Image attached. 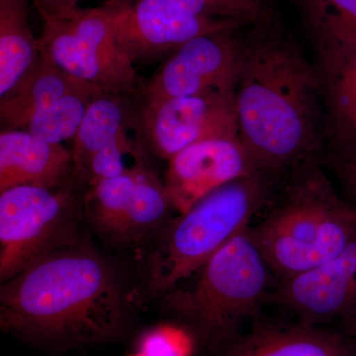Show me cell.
<instances>
[{"instance_id":"cell-1","label":"cell","mask_w":356,"mask_h":356,"mask_svg":"<svg viewBox=\"0 0 356 356\" xmlns=\"http://www.w3.org/2000/svg\"><path fill=\"white\" fill-rule=\"evenodd\" d=\"M125 323V298L113 270L83 248H60L6 280L0 325L7 332L60 344L106 341Z\"/></svg>"},{"instance_id":"cell-2","label":"cell","mask_w":356,"mask_h":356,"mask_svg":"<svg viewBox=\"0 0 356 356\" xmlns=\"http://www.w3.org/2000/svg\"><path fill=\"white\" fill-rule=\"evenodd\" d=\"M317 83L298 49L266 32L240 46L236 113L240 139L255 170H276L308 147Z\"/></svg>"},{"instance_id":"cell-3","label":"cell","mask_w":356,"mask_h":356,"mask_svg":"<svg viewBox=\"0 0 356 356\" xmlns=\"http://www.w3.org/2000/svg\"><path fill=\"white\" fill-rule=\"evenodd\" d=\"M189 280L191 284L161 296L165 308L208 350L220 353L240 336L245 321L259 315L269 297L270 269L248 227Z\"/></svg>"},{"instance_id":"cell-4","label":"cell","mask_w":356,"mask_h":356,"mask_svg":"<svg viewBox=\"0 0 356 356\" xmlns=\"http://www.w3.org/2000/svg\"><path fill=\"white\" fill-rule=\"evenodd\" d=\"M266 193L264 181L255 173L222 185L180 214L147 254V291L161 297L189 280L248 228L264 205Z\"/></svg>"},{"instance_id":"cell-5","label":"cell","mask_w":356,"mask_h":356,"mask_svg":"<svg viewBox=\"0 0 356 356\" xmlns=\"http://www.w3.org/2000/svg\"><path fill=\"white\" fill-rule=\"evenodd\" d=\"M322 181L295 189L282 207L254 228L250 236L280 282L313 270L341 254L355 222Z\"/></svg>"},{"instance_id":"cell-6","label":"cell","mask_w":356,"mask_h":356,"mask_svg":"<svg viewBox=\"0 0 356 356\" xmlns=\"http://www.w3.org/2000/svg\"><path fill=\"white\" fill-rule=\"evenodd\" d=\"M76 198L67 186H16L0 192V278L17 275L74 242Z\"/></svg>"},{"instance_id":"cell-7","label":"cell","mask_w":356,"mask_h":356,"mask_svg":"<svg viewBox=\"0 0 356 356\" xmlns=\"http://www.w3.org/2000/svg\"><path fill=\"white\" fill-rule=\"evenodd\" d=\"M38 39L42 55L105 95L128 96L140 88L135 63L115 38L102 6L46 21Z\"/></svg>"},{"instance_id":"cell-8","label":"cell","mask_w":356,"mask_h":356,"mask_svg":"<svg viewBox=\"0 0 356 356\" xmlns=\"http://www.w3.org/2000/svg\"><path fill=\"white\" fill-rule=\"evenodd\" d=\"M236 90L234 86L195 95L144 99L140 123L147 144L161 158L170 159L203 140L240 139Z\"/></svg>"},{"instance_id":"cell-9","label":"cell","mask_w":356,"mask_h":356,"mask_svg":"<svg viewBox=\"0 0 356 356\" xmlns=\"http://www.w3.org/2000/svg\"><path fill=\"white\" fill-rule=\"evenodd\" d=\"M102 6L115 38L134 63L177 51L199 36L232 31L243 25L193 15L168 0H107Z\"/></svg>"},{"instance_id":"cell-10","label":"cell","mask_w":356,"mask_h":356,"mask_svg":"<svg viewBox=\"0 0 356 356\" xmlns=\"http://www.w3.org/2000/svg\"><path fill=\"white\" fill-rule=\"evenodd\" d=\"M232 31L204 35L175 51L149 81L140 86L144 99L199 95L236 86L240 44Z\"/></svg>"},{"instance_id":"cell-11","label":"cell","mask_w":356,"mask_h":356,"mask_svg":"<svg viewBox=\"0 0 356 356\" xmlns=\"http://www.w3.org/2000/svg\"><path fill=\"white\" fill-rule=\"evenodd\" d=\"M268 300L291 311L301 322L315 325L343 321L355 314L356 222L350 243L341 254L313 270L280 282Z\"/></svg>"},{"instance_id":"cell-12","label":"cell","mask_w":356,"mask_h":356,"mask_svg":"<svg viewBox=\"0 0 356 356\" xmlns=\"http://www.w3.org/2000/svg\"><path fill=\"white\" fill-rule=\"evenodd\" d=\"M255 173L240 139H211L168 159L163 184L172 208L182 214L222 185Z\"/></svg>"},{"instance_id":"cell-13","label":"cell","mask_w":356,"mask_h":356,"mask_svg":"<svg viewBox=\"0 0 356 356\" xmlns=\"http://www.w3.org/2000/svg\"><path fill=\"white\" fill-rule=\"evenodd\" d=\"M72 152L23 130L0 133V192L16 186L58 188L67 185Z\"/></svg>"},{"instance_id":"cell-14","label":"cell","mask_w":356,"mask_h":356,"mask_svg":"<svg viewBox=\"0 0 356 356\" xmlns=\"http://www.w3.org/2000/svg\"><path fill=\"white\" fill-rule=\"evenodd\" d=\"M356 339L308 323H255L219 356H356Z\"/></svg>"},{"instance_id":"cell-15","label":"cell","mask_w":356,"mask_h":356,"mask_svg":"<svg viewBox=\"0 0 356 356\" xmlns=\"http://www.w3.org/2000/svg\"><path fill=\"white\" fill-rule=\"evenodd\" d=\"M90 84L70 76L44 55L7 95L0 97L1 131L22 130L54 100Z\"/></svg>"},{"instance_id":"cell-16","label":"cell","mask_w":356,"mask_h":356,"mask_svg":"<svg viewBox=\"0 0 356 356\" xmlns=\"http://www.w3.org/2000/svg\"><path fill=\"white\" fill-rule=\"evenodd\" d=\"M139 124V111L131 107L127 96L102 93L95 97L74 140L72 152L76 172L83 175L88 159L100 149L135 140L131 138V128Z\"/></svg>"},{"instance_id":"cell-17","label":"cell","mask_w":356,"mask_h":356,"mask_svg":"<svg viewBox=\"0 0 356 356\" xmlns=\"http://www.w3.org/2000/svg\"><path fill=\"white\" fill-rule=\"evenodd\" d=\"M31 0H0V97L7 95L41 56L29 24Z\"/></svg>"},{"instance_id":"cell-18","label":"cell","mask_w":356,"mask_h":356,"mask_svg":"<svg viewBox=\"0 0 356 356\" xmlns=\"http://www.w3.org/2000/svg\"><path fill=\"white\" fill-rule=\"evenodd\" d=\"M145 166L140 165L121 177L90 184L84 198L86 211L89 220L104 235L116 240L132 208L140 172Z\"/></svg>"},{"instance_id":"cell-19","label":"cell","mask_w":356,"mask_h":356,"mask_svg":"<svg viewBox=\"0 0 356 356\" xmlns=\"http://www.w3.org/2000/svg\"><path fill=\"white\" fill-rule=\"evenodd\" d=\"M102 93L92 86L67 93L33 115L22 130L53 144L74 140L89 106Z\"/></svg>"},{"instance_id":"cell-20","label":"cell","mask_w":356,"mask_h":356,"mask_svg":"<svg viewBox=\"0 0 356 356\" xmlns=\"http://www.w3.org/2000/svg\"><path fill=\"white\" fill-rule=\"evenodd\" d=\"M313 29L327 53L330 67L356 54V17L332 7L307 3Z\"/></svg>"},{"instance_id":"cell-21","label":"cell","mask_w":356,"mask_h":356,"mask_svg":"<svg viewBox=\"0 0 356 356\" xmlns=\"http://www.w3.org/2000/svg\"><path fill=\"white\" fill-rule=\"evenodd\" d=\"M186 13L210 19L266 23L270 10L264 0H168Z\"/></svg>"},{"instance_id":"cell-22","label":"cell","mask_w":356,"mask_h":356,"mask_svg":"<svg viewBox=\"0 0 356 356\" xmlns=\"http://www.w3.org/2000/svg\"><path fill=\"white\" fill-rule=\"evenodd\" d=\"M193 350V334L172 325L149 330L140 337L138 348L144 356H191Z\"/></svg>"},{"instance_id":"cell-23","label":"cell","mask_w":356,"mask_h":356,"mask_svg":"<svg viewBox=\"0 0 356 356\" xmlns=\"http://www.w3.org/2000/svg\"><path fill=\"white\" fill-rule=\"evenodd\" d=\"M331 67L334 74L332 98L337 116L346 127L356 130V54Z\"/></svg>"},{"instance_id":"cell-24","label":"cell","mask_w":356,"mask_h":356,"mask_svg":"<svg viewBox=\"0 0 356 356\" xmlns=\"http://www.w3.org/2000/svg\"><path fill=\"white\" fill-rule=\"evenodd\" d=\"M33 4L46 21L65 19L76 15L83 9V0H32Z\"/></svg>"},{"instance_id":"cell-25","label":"cell","mask_w":356,"mask_h":356,"mask_svg":"<svg viewBox=\"0 0 356 356\" xmlns=\"http://www.w3.org/2000/svg\"><path fill=\"white\" fill-rule=\"evenodd\" d=\"M334 166L346 188L356 199V147L337 154Z\"/></svg>"},{"instance_id":"cell-26","label":"cell","mask_w":356,"mask_h":356,"mask_svg":"<svg viewBox=\"0 0 356 356\" xmlns=\"http://www.w3.org/2000/svg\"><path fill=\"white\" fill-rule=\"evenodd\" d=\"M306 3L322 4L356 17V0H306Z\"/></svg>"},{"instance_id":"cell-27","label":"cell","mask_w":356,"mask_h":356,"mask_svg":"<svg viewBox=\"0 0 356 356\" xmlns=\"http://www.w3.org/2000/svg\"><path fill=\"white\" fill-rule=\"evenodd\" d=\"M343 327V334L346 337H351V339H356V312L350 317L344 318L341 321Z\"/></svg>"},{"instance_id":"cell-28","label":"cell","mask_w":356,"mask_h":356,"mask_svg":"<svg viewBox=\"0 0 356 356\" xmlns=\"http://www.w3.org/2000/svg\"><path fill=\"white\" fill-rule=\"evenodd\" d=\"M341 213L346 219L356 222V208L350 207V206L346 205L343 203L341 205Z\"/></svg>"}]
</instances>
